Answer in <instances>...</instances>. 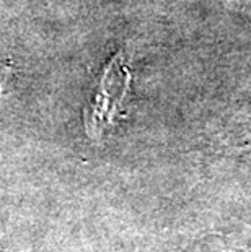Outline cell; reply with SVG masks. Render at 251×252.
<instances>
[{"mask_svg":"<svg viewBox=\"0 0 251 252\" xmlns=\"http://www.w3.org/2000/svg\"><path fill=\"white\" fill-rule=\"evenodd\" d=\"M129 85L131 73L124 54L117 52L101 72L97 90L85 109V128L90 137L100 138L106 128L114 124L116 116L124 104Z\"/></svg>","mask_w":251,"mask_h":252,"instance_id":"cell-1","label":"cell"},{"mask_svg":"<svg viewBox=\"0 0 251 252\" xmlns=\"http://www.w3.org/2000/svg\"><path fill=\"white\" fill-rule=\"evenodd\" d=\"M0 93H2V77H0Z\"/></svg>","mask_w":251,"mask_h":252,"instance_id":"cell-2","label":"cell"}]
</instances>
